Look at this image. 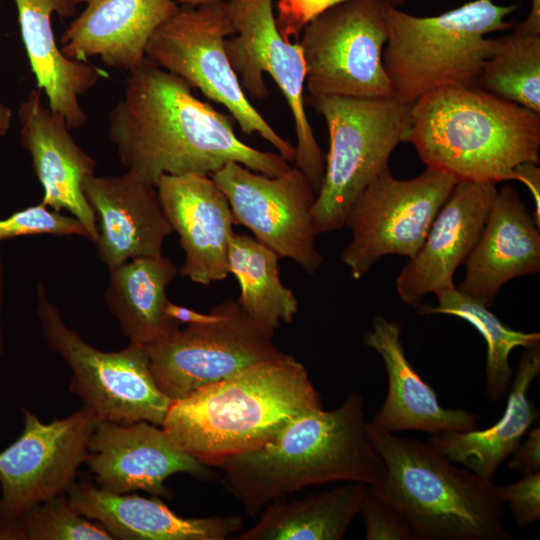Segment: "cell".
<instances>
[{
    "instance_id": "cell-17",
    "label": "cell",
    "mask_w": 540,
    "mask_h": 540,
    "mask_svg": "<svg viewBox=\"0 0 540 540\" xmlns=\"http://www.w3.org/2000/svg\"><path fill=\"white\" fill-rule=\"evenodd\" d=\"M163 211L185 252L179 273L209 285L228 275V250L235 224L226 195L210 175H162L156 185Z\"/></svg>"
},
{
    "instance_id": "cell-10",
    "label": "cell",
    "mask_w": 540,
    "mask_h": 540,
    "mask_svg": "<svg viewBox=\"0 0 540 540\" xmlns=\"http://www.w3.org/2000/svg\"><path fill=\"white\" fill-rule=\"evenodd\" d=\"M386 3L345 1L305 25L299 44L310 96L394 97L382 60Z\"/></svg>"
},
{
    "instance_id": "cell-11",
    "label": "cell",
    "mask_w": 540,
    "mask_h": 540,
    "mask_svg": "<svg viewBox=\"0 0 540 540\" xmlns=\"http://www.w3.org/2000/svg\"><path fill=\"white\" fill-rule=\"evenodd\" d=\"M216 306L219 320L179 327L145 345L154 382L171 402L285 354L273 341L275 333L254 322L237 300Z\"/></svg>"
},
{
    "instance_id": "cell-44",
    "label": "cell",
    "mask_w": 540,
    "mask_h": 540,
    "mask_svg": "<svg viewBox=\"0 0 540 540\" xmlns=\"http://www.w3.org/2000/svg\"><path fill=\"white\" fill-rule=\"evenodd\" d=\"M0 490H1V487H0Z\"/></svg>"
},
{
    "instance_id": "cell-16",
    "label": "cell",
    "mask_w": 540,
    "mask_h": 540,
    "mask_svg": "<svg viewBox=\"0 0 540 540\" xmlns=\"http://www.w3.org/2000/svg\"><path fill=\"white\" fill-rule=\"evenodd\" d=\"M85 464L97 486L115 494L141 490L171 498L164 484L168 477L211 476L210 466L179 449L160 426L147 421H99L88 442Z\"/></svg>"
},
{
    "instance_id": "cell-19",
    "label": "cell",
    "mask_w": 540,
    "mask_h": 540,
    "mask_svg": "<svg viewBox=\"0 0 540 540\" xmlns=\"http://www.w3.org/2000/svg\"><path fill=\"white\" fill-rule=\"evenodd\" d=\"M82 190L99 221L97 255L108 269L162 254L163 242L173 230L156 186L127 171L120 176H88Z\"/></svg>"
},
{
    "instance_id": "cell-15",
    "label": "cell",
    "mask_w": 540,
    "mask_h": 540,
    "mask_svg": "<svg viewBox=\"0 0 540 540\" xmlns=\"http://www.w3.org/2000/svg\"><path fill=\"white\" fill-rule=\"evenodd\" d=\"M210 176L226 195L235 224L306 273L320 267L312 218L316 193L300 169L293 166L282 175L268 176L231 162Z\"/></svg>"
},
{
    "instance_id": "cell-6",
    "label": "cell",
    "mask_w": 540,
    "mask_h": 540,
    "mask_svg": "<svg viewBox=\"0 0 540 540\" xmlns=\"http://www.w3.org/2000/svg\"><path fill=\"white\" fill-rule=\"evenodd\" d=\"M519 4L473 0L437 16L419 17L386 3L388 39L382 60L393 96L413 104L446 86H476L495 38L513 24L505 18Z\"/></svg>"
},
{
    "instance_id": "cell-37",
    "label": "cell",
    "mask_w": 540,
    "mask_h": 540,
    "mask_svg": "<svg viewBox=\"0 0 540 540\" xmlns=\"http://www.w3.org/2000/svg\"><path fill=\"white\" fill-rule=\"evenodd\" d=\"M510 469L521 475L540 472V427L529 429L527 437L511 453Z\"/></svg>"
},
{
    "instance_id": "cell-3",
    "label": "cell",
    "mask_w": 540,
    "mask_h": 540,
    "mask_svg": "<svg viewBox=\"0 0 540 540\" xmlns=\"http://www.w3.org/2000/svg\"><path fill=\"white\" fill-rule=\"evenodd\" d=\"M318 408L321 399L308 371L285 353L171 402L160 427L179 449L216 467L261 446L300 413Z\"/></svg>"
},
{
    "instance_id": "cell-31",
    "label": "cell",
    "mask_w": 540,
    "mask_h": 540,
    "mask_svg": "<svg viewBox=\"0 0 540 540\" xmlns=\"http://www.w3.org/2000/svg\"><path fill=\"white\" fill-rule=\"evenodd\" d=\"M476 87L540 115V35L496 38Z\"/></svg>"
},
{
    "instance_id": "cell-8",
    "label": "cell",
    "mask_w": 540,
    "mask_h": 540,
    "mask_svg": "<svg viewBox=\"0 0 540 540\" xmlns=\"http://www.w3.org/2000/svg\"><path fill=\"white\" fill-rule=\"evenodd\" d=\"M234 33L225 0L183 6L153 33L145 54L209 100L223 105L244 133L259 134L287 161H293L295 146L281 137L250 103L231 66L225 44Z\"/></svg>"
},
{
    "instance_id": "cell-41",
    "label": "cell",
    "mask_w": 540,
    "mask_h": 540,
    "mask_svg": "<svg viewBox=\"0 0 540 540\" xmlns=\"http://www.w3.org/2000/svg\"><path fill=\"white\" fill-rule=\"evenodd\" d=\"M12 110L10 107L0 102V136L6 134L10 127Z\"/></svg>"
},
{
    "instance_id": "cell-14",
    "label": "cell",
    "mask_w": 540,
    "mask_h": 540,
    "mask_svg": "<svg viewBox=\"0 0 540 540\" xmlns=\"http://www.w3.org/2000/svg\"><path fill=\"white\" fill-rule=\"evenodd\" d=\"M22 412V433L0 452V539L14 540L19 517L66 493L86 461L89 439L101 421L83 405L49 423L27 409Z\"/></svg>"
},
{
    "instance_id": "cell-34",
    "label": "cell",
    "mask_w": 540,
    "mask_h": 540,
    "mask_svg": "<svg viewBox=\"0 0 540 540\" xmlns=\"http://www.w3.org/2000/svg\"><path fill=\"white\" fill-rule=\"evenodd\" d=\"M359 513L365 540H416L405 516L370 485H366Z\"/></svg>"
},
{
    "instance_id": "cell-12",
    "label": "cell",
    "mask_w": 540,
    "mask_h": 540,
    "mask_svg": "<svg viewBox=\"0 0 540 540\" xmlns=\"http://www.w3.org/2000/svg\"><path fill=\"white\" fill-rule=\"evenodd\" d=\"M226 5L235 28L225 44L231 66L246 95L254 99L268 94L265 73L275 81L294 121L297 138L294 166L305 174L317 194L323 181L326 155L305 111L306 66L301 46L280 33L273 0H228Z\"/></svg>"
},
{
    "instance_id": "cell-24",
    "label": "cell",
    "mask_w": 540,
    "mask_h": 540,
    "mask_svg": "<svg viewBox=\"0 0 540 540\" xmlns=\"http://www.w3.org/2000/svg\"><path fill=\"white\" fill-rule=\"evenodd\" d=\"M66 495L80 515L96 520L114 539L225 540L243 526L237 515L181 517L157 496L115 494L89 480L75 481Z\"/></svg>"
},
{
    "instance_id": "cell-29",
    "label": "cell",
    "mask_w": 540,
    "mask_h": 540,
    "mask_svg": "<svg viewBox=\"0 0 540 540\" xmlns=\"http://www.w3.org/2000/svg\"><path fill=\"white\" fill-rule=\"evenodd\" d=\"M279 258L253 237L234 232L230 237L228 271L240 286L237 301L254 322L273 333L298 311L295 294L281 280Z\"/></svg>"
},
{
    "instance_id": "cell-22",
    "label": "cell",
    "mask_w": 540,
    "mask_h": 540,
    "mask_svg": "<svg viewBox=\"0 0 540 540\" xmlns=\"http://www.w3.org/2000/svg\"><path fill=\"white\" fill-rule=\"evenodd\" d=\"M400 336V324L381 315L363 336V343L381 356L388 378L385 401L368 424L389 433L416 430L430 435L476 429L478 414L440 404L407 359Z\"/></svg>"
},
{
    "instance_id": "cell-1",
    "label": "cell",
    "mask_w": 540,
    "mask_h": 540,
    "mask_svg": "<svg viewBox=\"0 0 540 540\" xmlns=\"http://www.w3.org/2000/svg\"><path fill=\"white\" fill-rule=\"evenodd\" d=\"M108 119L121 163L154 186L164 174L211 175L231 162L268 176L291 168L279 153L241 141L230 115L195 97L187 82L147 57L129 72Z\"/></svg>"
},
{
    "instance_id": "cell-23",
    "label": "cell",
    "mask_w": 540,
    "mask_h": 540,
    "mask_svg": "<svg viewBox=\"0 0 540 540\" xmlns=\"http://www.w3.org/2000/svg\"><path fill=\"white\" fill-rule=\"evenodd\" d=\"M464 264L466 274L456 288L488 307L507 281L539 272V227L514 188L505 185L497 191Z\"/></svg>"
},
{
    "instance_id": "cell-20",
    "label": "cell",
    "mask_w": 540,
    "mask_h": 540,
    "mask_svg": "<svg viewBox=\"0 0 540 540\" xmlns=\"http://www.w3.org/2000/svg\"><path fill=\"white\" fill-rule=\"evenodd\" d=\"M41 94L38 87L31 90L18 109L21 143L31 154L44 192L41 203L57 212H70L95 243L97 219L82 184L94 174L96 163L77 145L65 119L44 105Z\"/></svg>"
},
{
    "instance_id": "cell-27",
    "label": "cell",
    "mask_w": 540,
    "mask_h": 540,
    "mask_svg": "<svg viewBox=\"0 0 540 540\" xmlns=\"http://www.w3.org/2000/svg\"><path fill=\"white\" fill-rule=\"evenodd\" d=\"M177 273L176 265L162 254L109 268L105 303L130 343L145 346L180 327L165 313L166 290Z\"/></svg>"
},
{
    "instance_id": "cell-32",
    "label": "cell",
    "mask_w": 540,
    "mask_h": 540,
    "mask_svg": "<svg viewBox=\"0 0 540 540\" xmlns=\"http://www.w3.org/2000/svg\"><path fill=\"white\" fill-rule=\"evenodd\" d=\"M18 539L113 540L100 524L80 515L66 493L35 505L15 522Z\"/></svg>"
},
{
    "instance_id": "cell-25",
    "label": "cell",
    "mask_w": 540,
    "mask_h": 540,
    "mask_svg": "<svg viewBox=\"0 0 540 540\" xmlns=\"http://www.w3.org/2000/svg\"><path fill=\"white\" fill-rule=\"evenodd\" d=\"M21 39L35 76L36 84L46 95L48 108L62 116L68 128L87 122L79 97L93 88L107 73L88 62L66 57L55 40L52 15L74 17L77 0H14Z\"/></svg>"
},
{
    "instance_id": "cell-18",
    "label": "cell",
    "mask_w": 540,
    "mask_h": 540,
    "mask_svg": "<svg viewBox=\"0 0 540 540\" xmlns=\"http://www.w3.org/2000/svg\"><path fill=\"white\" fill-rule=\"evenodd\" d=\"M497 191L494 184L456 183L420 250L396 279L397 294L405 304L418 308L426 294L456 287L454 272L476 245Z\"/></svg>"
},
{
    "instance_id": "cell-7",
    "label": "cell",
    "mask_w": 540,
    "mask_h": 540,
    "mask_svg": "<svg viewBox=\"0 0 540 540\" xmlns=\"http://www.w3.org/2000/svg\"><path fill=\"white\" fill-rule=\"evenodd\" d=\"M329 132V152L312 207L316 232L344 226L353 203L388 167V160L411 128V106L395 97L310 96Z\"/></svg>"
},
{
    "instance_id": "cell-42",
    "label": "cell",
    "mask_w": 540,
    "mask_h": 540,
    "mask_svg": "<svg viewBox=\"0 0 540 540\" xmlns=\"http://www.w3.org/2000/svg\"><path fill=\"white\" fill-rule=\"evenodd\" d=\"M218 1H224V0H178L179 3L187 7H198V6L207 5V4H211Z\"/></svg>"
},
{
    "instance_id": "cell-36",
    "label": "cell",
    "mask_w": 540,
    "mask_h": 540,
    "mask_svg": "<svg viewBox=\"0 0 540 540\" xmlns=\"http://www.w3.org/2000/svg\"><path fill=\"white\" fill-rule=\"evenodd\" d=\"M349 0H277L276 22L280 33L285 38L298 37L314 17L339 3ZM394 6L405 3L406 0H382Z\"/></svg>"
},
{
    "instance_id": "cell-21",
    "label": "cell",
    "mask_w": 540,
    "mask_h": 540,
    "mask_svg": "<svg viewBox=\"0 0 540 540\" xmlns=\"http://www.w3.org/2000/svg\"><path fill=\"white\" fill-rule=\"evenodd\" d=\"M85 9L61 36V52L86 62L90 57L130 72L146 58L153 33L179 8L174 0H77Z\"/></svg>"
},
{
    "instance_id": "cell-35",
    "label": "cell",
    "mask_w": 540,
    "mask_h": 540,
    "mask_svg": "<svg viewBox=\"0 0 540 540\" xmlns=\"http://www.w3.org/2000/svg\"><path fill=\"white\" fill-rule=\"evenodd\" d=\"M504 504L515 518L516 525L524 528L540 517V472L522 475V478L505 486H498Z\"/></svg>"
},
{
    "instance_id": "cell-4",
    "label": "cell",
    "mask_w": 540,
    "mask_h": 540,
    "mask_svg": "<svg viewBox=\"0 0 540 540\" xmlns=\"http://www.w3.org/2000/svg\"><path fill=\"white\" fill-rule=\"evenodd\" d=\"M406 142L428 168L495 185L539 163L540 115L476 86L441 87L412 104Z\"/></svg>"
},
{
    "instance_id": "cell-33",
    "label": "cell",
    "mask_w": 540,
    "mask_h": 540,
    "mask_svg": "<svg viewBox=\"0 0 540 540\" xmlns=\"http://www.w3.org/2000/svg\"><path fill=\"white\" fill-rule=\"evenodd\" d=\"M32 234L79 235L89 239L86 229L77 218L50 211L43 203L0 219V241Z\"/></svg>"
},
{
    "instance_id": "cell-39",
    "label": "cell",
    "mask_w": 540,
    "mask_h": 540,
    "mask_svg": "<svg viewBox=\"0 0 540 540\" xmlns=\"http://www.w3.org/2000/svg\"><path fill=\"white\" fill-rule=\"evenodd\" d=\"M516 180L524 183L530 190L535 204L533 219L540 226V169L537 163L526 162L515 168Z\"/></svg>"
},
{
    "instance_id": "cell-13",
    "label": "cell",
    "mask_w": 540,
    "mask_h": 540,
    "mask_svg": "<svg viewBox=\"0 0 540 540\" xmlns=\"http://www.w3.org/2000/svg\"><path fill=\"white\" fill-rule=\"evenodd\" d=\"M456 183L453 176L428 167L415 178L400 180L386 167L345 219L352 240L341 261L352 277L360 279L383 256H415Z\"/></svg>"
},
{
    "instance_id": "cell-43",
    "label": "cell",
    "mask_w": 540,
    "mask_h": 540,
    "mask_svg": "<svg viewBox=\"0 0 540 540\" xmlns=\"http://www.w3.org/2000/svg\"><path fill=\"white\" fill-rule=\"evenodd\" d=\"M2 289H3V279H2V264H1V259H0V356L3 352V340H2V330H1Z\"/></svg>"
},
{
    "instance_id": "cell-9",
    "label": "cell",
    "mask_w": 540,
    "mask_h": 540,
    "mask_svg": "<svg viewBox=\"0 0 540 540\" xmlns=\"http://www.w3.org/2000/svg\"><path fill=\"white\" fill-rule=\"evenodd\" d=\"M37 313L48 347L69 366V391L100 420L118 424L147 421L161 426L171 400L156 386L145 346L135 343L114 352L96 349L64 323L45 288L37 290Z\"/></svg>"
},
{
    "instance_id": "cell-26",
    "label": "cell",
    "mask_w": 540,
    "mask_h": 540,
    "mask_svg": "<svg viewBox=\"0 0 540 540\" xmlns=\"http://www.w3.org/2000/svg\"><path fill=\"white\" fill-rule=\"evenodd\" d=\"M540 373V344L525 348L507 396L505 412L492 426L482 430L448 431L431 435L427 442L452 462L492 480L533 422L539 418L529 389Z\"/></svg>"
},
{
    "instance_id": "cell-2",
    "label": "cell",
    "mask_w": 540,
    "mask_h": 540,
    "mask_svg": "<svg viewBox=\"0 0 540 540\" xmlns=\"http://www.w3.org/2000/svg\"><path fill=\"white\" fill-rule=\"evenodd\" d=\"M367 423L363 397L353 392L332 410L300 413L261 446L229 456L216 467L226 490L253 518L271 501L308 486L375 485L384 464Z\"/></svg>"
},
{
    "instance_id": "cell-45",
    "label": "cell",
    "mask_w": 540,
    "mask_h": 540,
    "mask_svg": "<svg viewBox=\"0 0 540 540\" xmlns=\"http://www.w3.org/2000/svg\"><path fill=\"white\" fill-rule=\"evenodd\" d=\"M1 1V0H0Z\"/></svg>"
},
{
    "instance_id": "cell-40",
    "label": "cell",
    "mask_w": 540,
    "mask_h": 540,
    "mask_svg": "<svg viewBox=\"0 0 540 540\" xmlns=\"http://www.w3.org/2000/svg\"><path fill=\"white\" fill-rule=\"evenodd\" d=\"M512 29L527 34L540 35V0H532L528 17L517 25H513Z\"/></svg>"
},
{
    "instance_id": "cell-30",
    "label": "cell",
    "mask_w": 540,
    "mask_h": 540,
    "mask_svg": "<svg viewBox=\"0 0 540 540\" xmlns=\"http://www.w3.org/2000/svg\"><path fill=\"white\" fill-rule=\"evenodd\" d=\"M434 307L420 305L423 314H446L459 317L483 336L487 346L486 392L490 400L499 401L509 390L512 369L509 356L517 347L528 348L540 344V334L523 332L504 325L488 306L456 287L438 293Z\"/></svg>"
},
{
    "instance_id": "cell-5",
    "label": "cell",
    "mask_w": 540,
    "mask_h": 540,
    "mask_svg": "<svg viewBox=\"0 0 540 540\" xmlns=\"http://www.w3.org/2000/svg\"><path fill=\"white\" fill-rule=\"evenodd\" d=\"M384 472L375 488L409 522L416 540H509L504 502L492 480L456 466L417 439L367 423Z\"/></svg>"
},
{
    "instance_id": "cell-38",
    "label": "cell",
    "mask_w": 540,
    "mask_h": 540,
    "mask_svg": "<svg viewBox=\"0 0 540 540\" xmlns=\"http://www.w3.org/2000/svg\"><path fill=\"white\" fill-rule=\"evenodd\" d=\"M166 315L177 323L181 324H205L212 323L220 319V312L215 306L209 313H201L193 309L177 305L170 300L165 307Z\"/></svg>"
},
{
    "instance_id": "cell-28",
    "label": "cell",
    "mask_w": 540,
    "mask_h": 540,
    "mask_svg": "<svg viewBox=\"0 0 540 540\" xmlns=\"http://www.w3.org/2000/svg\"><path fill=\"white\" fill-rule=\"evenodd\" d=\"M366 484L343 485L304 498L279 497L268 503L256 523L235 540H341L359 514Z\"/></svg>"
}]
</instances>
